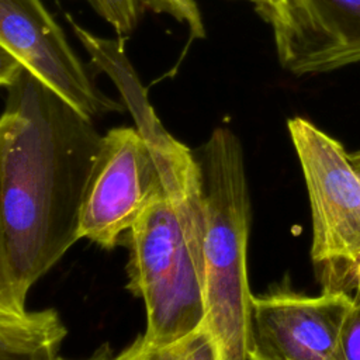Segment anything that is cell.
I'll return each mask as SVG.
<instances>
[{
    "mask_svg": "<svg viewBox=\"0 0 360 360\" xmlns=\"http://www.w3.org/2000/svg\"><path fill=\"white\" fill-rule=\"evenodd\" d=\"M340 343L346 360H360V300L354 297L342 323Z\"/></svg>",
    "mask_w": 360,
    "mask_h": 360,
    "instance_id": "cell-13",
    "label": "cell"
},
{
    "mask_svg": "<svg viewBox=\"0 0 360 360\" xmlns=\"http://www.w3.org/2000/svg\"><path fill=\"white\" fill-rule=\"evenodd\" d=\"M353 274H354V278H356V295H354V298L360 300V259H359V262L354 267Z\"/></svg>",
    "mask_w": 360,
    "mask_h": 360,
    "instance_id": "cell-19",
    "label": "cell"
},
{
    "mask_svg": "<svg viewBox=\"0 0 360 360\" xmlns=\"http://www.w3.org/2000/svg\"><path fill=\"white\" fill-rule=\"evenodd\" d=\"M0 46L89 118L125 111L96 84L42 0H0Z\"/></svg>",
    "mask_w": 360,
    "mask_h": 360,
    "instance_id": "cell-6",
    "label": "cell"
},
{
    "mask_svg": "<svg viewBox=\"0 0 360 360\" xmlns=\"http://www.w3.org/2000/svg\"><path fill=\"white\" fill-rule=\"evenodd\" d=\"M1 202L13 280L31 287L80 240L84 188L103 135L93 120L21 69L6 87Z\"/></svg>",
    "mask_w": 360,
    "mask_h": 360,
    "instance_id": "cell-1",
    "label": "cell"
},
{
    "mask_svg": "<svg viewBox=\"0 0 360 360\" xmlns=\"http://www.w3.org/2000/svg\"><path fill=\"white\" fill-rule=\"evenodd\" d=\"M49 360H72V359H65L62 356H55ZM80 360H115V354L108 343H103L100 347H97L89 357L80 359Z\"/></svg>",
    "mask_w": 360,
    "mask_h": 360,
    "instance_id": "cell-16",
    "label": "cell"
},
{
    "mask_svg": "<svg viewBox=\"0 0 360 360\" xmlns=\"http://www.w3.org/2000/svg\"><path fill=\"white\" fill-rule=\"evenodd\" d=\"M121 37L134 32L139 22V0H84Z\"/></svg>",
    "mask_w": 360,
    "mask_h": 360,
    "instance_id": "cell-11",
    "label": "cell"
},
{
    "mask_svg": "<svg viewBox=\"0 0 360 360\" xmlns=\"http://www.w3.org/2000/svg\"><path fill=\"white\" fill-rule=\"evenodd\" d=\"M308 190L315 264H345L360 259V184L343 145L311 121H287Z\"/></svg>",
    "mask_w": 360,
    "mask_h": 360,
    "instance_id": "cell-4",
    "label": "cell"
},
{
    "mask_svg": "<svg viewBox=\"0 0 360 360\" xmlns=\"http://www.w3.org/2000/svg\"><path fill=\"white\" fill-rule=\"evenodd\" d=\"M10 121V112L8 111H3L0 115V143L3 139V134L6 131V127ZM7 267V239H6V229H4V218H3V204H1V183H0V278L4 274ZM30 314V312H28ZM27 314V315H28ZM0 315H8V316H25V315H17L13 314L6 304L3 302V300L0 298Z\"/></svg>",
    "mask_w": 360,
    "mask_h": 360,
    "instance_id": "cell-14",
    "label": "cell"
},
{
    "mask_svg": "<svg viewBox=\"0 0 360 360\" xmlns=\"http://www.w3.org/2000/svg\"><path fill=\"white\" fill-rule=\"evenodd\" d=\"M266 21L280 65L295 76L360 63V0H283Z\"/></svg>",
    "mask_w": 360,
    "mask_h": 360,
    "instance_id": "cell-8",
    "label": "cell"
},
{
    "mask_svg": "<svg viewBox=\"0 0 360 360\" xmlns=\"http://www.w3.org/2000/svg\"><path fill=\"white\" fill-rule=\"evenodd\" d=\"M204 198V325L219 360H248L252 291L248 278L250 200L245 158L229 128H215L194 150Z\"/></svg>",
    "mask_w": 360,
    "mask_h": 360,
    "instance_id": "cell-2",
    "label": "cell"
},
{
    "mask_svg": "<svg viewBox=\"0 0 360 360\" xmlns=\"http://www.w3.org/2000/svg\"><path fill=\"white\" fill-rule=\"evenodd\" d=\"M143 8L158 14H167L187 25L191 39L205 38V27L195 0H139Z\"/></svg>",
    "mask_w": 360,
    "mask_h": 360,
    "instance_id": "cell-12",
    "label": "cell"
},
{
    "mask_svg": "<svg viewBox=\"0 0 360 360\" xmlns=\"http://www.w3.org/2000/svg\"><path fill=\"white\" fill-rule=\"evenodd\" d=\"M352 302L343 290L308 295L274 287L253 295L248 360H346L340 329Z\"/></svg>",
    "mask_w": 360,
    "mask_h": 360,
    "instance_id": "cell-7",
    "label": "cell"
},
{
    "mask_svg": "<svg viewBox=\"0 0 360 360\" xmlns=\"http://www.w3.org/2000/svg\"><path fill=\"white\" fill-rule=\"evenodd\" d=\"M115 360H219L215 342L202 323L188 335L166 345H152L139 335Z\"/></svg>",
    "mask_w": 360,
    "mask_h": 360,
    "instance_id": "cell-10",
    "label": "cell"
},
{
    "mask_svg": "<svg viewBox=\"0 0 360 360\" xmlns=\"http://www.w3.org/2000/svg\"><path fill=\"white\" fill-rule=\"evenodd\" d=\"M163 191L150 152L135 127L111 128L101 138L79 215V236L111 250Z\"/></svg>",
    "mask_w": 360,
    "mask_h": 360,
    "instance_id": "cell-5",
    "label": "cell"
},
{
    "mask_svg": "<svg viewBox=\"0 0 360 360\" xmlns=\"http://www.w3.org/2000/svg\"><path fill=\"white\" fill-rule=\"evenodd\" d=\"M66 333L55 309L0 315V360H49L58 356Z\"/></svg>",
    "mask_w": 360,
    "mask_h": 360,
    "instance_id": "cell-9",
    "label": "cell"
},
{
    "mask_svg": "<svg viewBox=\"0 0 360 360\" xmlns=\"http://www.w3.org/2000/svg\"><path fill=\"white\" fill-rule=\"evenodd\" d=\"M22 65L0 46V87H7L21 72Z\"/></svg>",
    "mask_w": 360,
    "mask_h": 360,
    "instance_id": "cell-15",
    "label": "cell"
},
{
    "mask_svg": "<svg viewBox=\"0 0 360 360\" xmlns=\"http://www.w3.org/2000/svg\"><path fill=\"white\" fill-rule=\"evenodd\" d=\"M252 3L256 8V11L266 20L280 4L283 0H246Z\"/></svg>",
    "mask_w": 360,
    "mask_h": 360,
    "instance_id": "cell-17",
    "label": "cell"
},
{
    "mask_svg": "<svg viewBox=\"0 0 360 360\" xmlns=\"http://www.w3.org/2000/svg\"><path fill=\"white\" fill-rule=\"evenodd\" d=\"M204 225L162 191L124 238L127 288L145 304L148 343H170L204 322Z\"/></svg>",
    "mask_w": 360,
    "mask_h": 360,
    "instance_id": "cell-3",
    "label": "cell"
},
{
    "mask_svg": "<svg viewBox=\"0 0 360 360\" xmlns=\"http://www.w3.org/2000/svg\"><path fill=\"white\" fill-rule=\"evenodd\" d=\"M349 160H350V165H352V167L356 173V177L359 180V184H360V150L349 153Z\"/></svg>",
    "mask_w": 360,
    "mask_h": 360,
    "instance_id": "cell-18",
    "label": "cell"
}]
</instances>
